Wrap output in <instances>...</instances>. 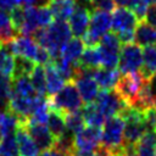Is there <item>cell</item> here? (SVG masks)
Masks as SVG:
<instances>
[{
  "label": "cell",
  "mask_w": 156,
  "mask_h": 156,
  "mask_svg": "<svg viewBox=\"0 0 156 156\" xmlns=\"http://www.w3.org/2000/svg\"><path fill=\"white\" fill-rule=\"evenodd\" d=\"M30 83L38 95H45L48 93L46 90V76H45V68L41 65H35L33 71L29 74Z\"/></svg>",
  "instance_id": "30"
},
{
  "label": "cell",
  "mask_w": 156,
  "mask_h": 156,
  "mask_svg": "<svg viewBox=\"0 0 156 156\" xmlns=\"http://www.w3.org/2000/svg\"><path fill=\"white\" fill-rule=\"evenodd\" d=\"M121 48L122 45L117 34L112 32L104 34L98 44L100 66L104 68H117Z\"/></svg>",
  "instance_id": "3"
},
{
  "label": "cell",
  "mask_w": 156,
  "mask_h": 156,
  "mask_svg": "<svg viewBox=\"0 0 156 156\" xmlns=\"http://www.w3.org/2000/svg\"><path fill=\"white\" fill-rule=\"evenodd\" d=\"M115 4L119 5V6H124V7H133L135 6L140 0H113Z\"/></svg>",
  "instance_id": "43"
},
{
  "label": "cell",
  "mask_w": 156,
  "mask_h": 156,
  "mask_svg": "<svg viewBox=\"0 0 156 156\" xmlns=\"http://www.w3.org/2000/svg\"><path fill=\"white\" fill-rule=\"evenodd\" d=\"M71 28L66 21L55 20L48 27L39 28L34 33V39L40 46L50 52L54 60L60 55L62 46L71 39Z\"/></svg>",
  "instance_id": "1"
},
{
  "label": "cell",
  "mask_w": 156,
  "mask_h": 156,
  "mask_svg": "<svg viewBox=\"0 0 156 156\" xmlns=\"http://www.w3.org/2000/svg\"><path fill=\"white\" fill-rule=\"evenodd\" d=\"M11 91L23 95V96H28V98H33L37 95L29 76H21L17 78H12L11 79Z\"/></svg>",
  "instance_id": "29"
},
{
  "label": "cell",
  "mask_w": 156,
  "mask_h": 156,
  "mask_svg": "<svg viewBox=\"0 0 156 156\" xmlns=\"http://www.w3.org/2000/svg\"><path fill=\"white\" fill-rule=\"evenodd\" d=\"M1 113H2V112H1V106H0V115H1Z\"/></svg>",
  "instance_id": "46"
},
{
  "label": "cell",
  "mask_w": 156,
  "mask_h": 156,
  "mask_svg": "<svg viewBox=\"0 0 156 156\" xmlns=\"http://www.w3.org/2000/svg\"><path fill=\"white\" fill-rule=\"evenodd\" d=\"M112 28V17L110 12L100 11V10H93L90 12V23L88 32L96 37L98 39H101V37Z\"/></svg>",
  "instance_id": "14"
},
{
  "label": "cell",
  "mask_w": 156,
  "mask_h": 156,
  "mask_svg": "<svg viewBox=\"0 0 156 156\" xmlns=\"http://www.w3.org/2000/svg\"><path fill=\"white\" fill-rule=\"evenodd\" d=\"M16 140L18 146V156H38L39 147L35 141L30 138L23 124L16 130Z\"/></svg>",
  "instance_id": "16"
},
{
  "label": "cell",
  "mask_w": 156,
  "mask_h": 156,
  "mask_svg": "<svg viewBox=\"0 0 156 156\" xmlns=\"http://www.w3.org/2000/svg\"><path fill=\"white\" fill-rule=\"evenodd\" d=\"M38 156H66V155H63L62 152H60V151H57L56 149H50V150H46V151H43L40 155H38Z\"/></svg>",
  "instance_id": "44"
},
{
  "label": "cell",
  "mask_w": 156,
  "mask_h": 156,
  "mask_svg": "<svg viewBox=\"0 0 156 156\" xmlns=\"http://www.w3.org/2000/svg\"><path fill=\"white\" fill-rule=\"evenodd\" d=\"M73 83L77 87L79 95L85 104L94 102L96 100L100 93L99 85L96 80L93 78V76L89 73V71H85L77 65V74L73 79Z\"/></svg>",
  "instance_id": "7"
},
{
  "label": "cell",
  "mask_w": 156,
  "mask_h": 156,
  "mask_svg": "<svg viewBox=\"0 0 156 156\" xmlns=\"http://www.w3.org/2000/svg\"><path fill=\"white\" fill-rule=\"evenodd\" d=\"M95 104L100 108V111L104 113V116L112 117L117 116L122 112V110L128 106V104L116 93L112 90H102L99 93Z\"/></svg>",
  "instance_id": "9"
},
{
  "label": "cell",
  "mask_w": 156,
  "mask_h": 156,
  "mask_svg": "<svg viewBox=\"0 0 156 156\" xmlns=\"http://www.w3.org/2000/svg\"><path fill=\"white\" fill-rule=\"evenodd\" d=\"M16 38V29L10 20V15L0 10V45H9Z\"/></svg>",
  "instance_id": "27"
},
{
  "label": "cell",
  "mask_w": 156,
  "mask_h": 156,
  "mask_svg": "<svg viewBox=\"0 0 156 156\" xmlns=\"http://www.w3.org/2000/svg\"><path fill=\"white\" fill-rule=\"evenodd\" d=\"M50 110H56L62 113L79 111L82 107V98L73 82H67L56 94L48 98Z\"/></svg>",
  "instance_id": "2"
},
{
  "label": "cell",
  "mask_w": 156,
  "mask_h": 156,
  "mask_svg": "<svg viewBox=\"0 0 156 156\" xmlns=\"http://www.w3.org/2000/svg\"><path fill=\"white\" fill-rule=\"evenodd\" d=\"M135 145L138 156H156V132L146 130Z\"/></svg>",
  "instance_id": "26"
},
{
  "label": "cell",
  "mask_w": 156,
  "mask_h": 156,
  "mask_svg": "<svg viewBox=\"0 0 156 156\" xmlns=\"http://www.w3.org/2000/svg\"><path fill=\"white\" fill-rule=\"evenodd\" d=\"M145 82H146V78L143 76L140 71L134 72V73H128V74H123L122 77H119L115 89H116V93L128 105L132 106L134 101L136 100L138 94Z\"/></svg>",
  "instance_id": "5"
},
{
  "label": "cell",
  "mask_w": 156,
  "mask_h": 156,
  "mask_svg": "<svg viewBox=\"0 0 156 156\" xmlns=\"http://www.w3.org/2000/svg\"><path fill=\"white\" fill-rule=\"evenodd\" d=\"M143 66V51L135 43L123 44L119 51L118 71L122 74L139 72Z\"/></svg>",
  "instance_id": "6"
},
{
  "label": "cell",
  "mask_w": 156,
  "mask_h": 156,
  "mask_svg": "<svg viewBox=\"0 0 156 156\" xmlns=\"http://www.w3.org/2000/svg\"><path fill=\"white\" fill-rule=\"evenodd\" d=\"M102 130L98 127L83 128L80 132L74 134V147L76 151H95L100 146Z\"/></svg>",
  "instance_id": "10"
},
{
  "label": "cell",
  "mask_w": 156,
  "mask_h": 156,
  "mask_svg": "<svg viewBox=\"0 0 156 156\" xmlns=\"http://www.w3.org/2000/svg\"><path fill=\"white\" fill-rule=\"evenodd\" d=\"M145 20L151 27H154L156 29V5L149 6L146 15H145Z\"/></svg>",
  "instance_id": "41"
},
{
  "label": "cell",
  "mask_w": 156,
  "mask_h": 156,
  "mask_svg": "<svg viewBox=\"0 0 156 156\" xmlns=\"http://www.w3.org/2000/svg\"><path fill=\"white\" fill-rule=\"evenodd\" d=\"M45 76H46V90L49 95H54L56 94L66 83L65 79L60 76V73L57 72L54 61H51L50 63L46 65L45 67Z\"/></svg>",
  "instance_id": "23"
},
{
  "label": "cell",
  "mask_w": 156,
  "mask_h": 156,
  "mask_svg": "<svg viewBox=\"0 0 156 156\" xmlns=\"http://www.w3.org/2000/svg\"><path fill=\"white\" fill-rule=\"evenodd\" d=\"M9 50L13 56H21L29 58L34 62L37 51H38V43L35 39L28 37V35H20L16 37L9 45Z\"/></svg>",
  "instance_id": "12"
},
{
  "label": "cell",
  "mask_w": 156,
  "mask_h": 156,
  "mask_svg": "<svg viewBox=\"0 0 156 156\" xmlns=\"http://www.w3.org/2000/svg\"><path fill=\"white\" fill-rule=\"evenodd\" d=\"M143 119L146 130L156 132V107H151L143 111Z\"/></svg>",
  "instance_id": "38"
},
{
  "label": "cell",
  "mask_w": 156,
  "mask_h": 156,
  "mask_svg": "<svg viewBox=\"0 0 156 156\" xmlns=\"http://www.w3.org/2000/svg\"><path fill=\"white\" fill-rule=\"evenodd\" d=\"M0 156H4V155H0Z\"/></svg>",
  "instance_id": "49"
},
{
  "label": "cell",
  "mask_w": 156,
  "mask_h": 156,
  "mask_svg": "<svg viewBox=\"0 0 156 156\" xmlns=\"http://www.w3.org/2000/svg\"><path fill=\"white\" fill-rule=\"evenodd\" d=\"M40 28L38 21V6L27 5L24 6V22L18 30L22 35H34V33Z\"/></svg>",
  "instance_id": "20"
},
{
  "label": "cell",
  "mask_w": 156,
  "mask_h": 156,
  "mask_svg": "<svg viewBox=\"0 0 156 156\" xmlns=\"http://www.w3.org/2000/svg\"><path fill=\"white\" fill-rule=\"evenodd\" d=\"M11 94V79L0 74V106L7 107L9 98Z\"/></svg>",
  "instance_id": "35"
},
{
  "label": "cell",
  "mask_w": 156,
  "mask_h": 156,
  "mask_svg": "<svg viewBox=\"0 0 156 156\" xmlns=\"http://www.w3.org/2000/svg\"><path fill=\"white\" fill-rule=\"evenodd\" d=\"M46 5L51 10L54 18L60 21L68 20L77 7L74 0H49Z\"/></svg>",
  "instance_id": "18"
},
{
  "label": "cell",
  "mask_w": 156,
  "mask_h": 156,
  "mask_svg": "<svg viewBox=\"0 0 156 156\" xmlns=\"http://www.w3.org/2000/svg\"><path fill=\"white\" fill-rule=\"evenodd\" d=\"M0 155L4 156H18L17 140L13 134L5 135L0 140Z\"/></svg>",
  "instance_id": "34"
},
{
  "label": "cell",
  "mask_w": 156,
  "mask_h": 156,
  "mask_svg": "<svg viewBox=\"0 0 156 156\" xmlns=\"http://www.w3.org/2000/svg\"><path fill=\"white\" fill-rule=\"evenodd\" d=\"M54 20V16L51 13V10L48 5H39L38 6V21L40 28L48 27Z\"/></svg>",
  "instance_id": "37"
},
{
  "label": "cell",
  "mask_w": 156,
  "mask_h": 156,
  "mask_svg": "<svg viewBox=\"0 0 156 156\" xmlns=\"http://www.w3.org/2000/svg\"><path fill=\"white\" fill-rule=\"evenodd\" d=\"M10 20L16 29V32H18L24 22V6L23 5H17L16 7H13L10 11Z\"/></svg>",
  "instance_id": "36"
},
{
  "label": "cell",
  "mask_w": 156,
  "mask_h": 156,
  "mask_svg": "<svg viewBox=\"0 0 156 156\" xmlns=\"http://www.w3.org/2000/svg\"><path fill=\"white\" fill-rule=\"evenodd\" d=\"M124 119L121 116L107 117L102 126L101 145L112 151L121 149L124 143Z\"/></svg>",
  "instance_id": "4"
},
{
  "label": "cell",
  "mask_w": 156,
  "mask_h": 156,
  "mask_svg": "<svg viewBox=\"0 0 156 156\" xmlns=\"http://www.w3.org/2000/svg\"><path fill=\"white\" fill-rule=\"evenodd\" d=\"M89 73L93 76V78L96 80L98 85L101 87L104 90H111L116 87L121 72L117 68H96L93 71H89Z\"/></svg>",
  "instance_id": "15"
},
{
  "label": "cell",
  "mask_w": 156,
  "mask_h": 156,
  "mask_svg": "<svg viewBox=\"0 0 156 156\" xmlns=\"http://www.w3.org/2000/svg\"><path fill=\"white\" fill-rule=\"evenodd\" d=\"M111 17H112V29L116 33L134 32L138 24V18L135 13L130 9L124 6H119L115 9Z\"/></svg>",
  "instance_id": "11"
},
{
  "label": "cell",
  "mask_w": 156,
  "mask_h": 156,
  "mask_svg": "<svg viewBox=\"0 0 156 156\" xmlns=\"http://www.w3.org/2000/svg\"><path fill=\"white\" fill-rule=\"evenodd\" d=\"M17 5H23V6H27V5H35V6H39V5H46L49 0H15Z\"/></svg>",
  "instance_id": "42"
},
{
  "label": "cell",
  "mask_w": 156,
  "mask_h": 156,
  "mask_svg": "<svg viewBox=\"0 0 156 156\" xmlns=\"http://www.w3.org/2000/svg\"><path fill=\"white\" fill-rule=\"evenodd\" d=\"M90 7L77 6L71 17L68 18V26L71 28L72 34L76 38H80L87 33L90 23Z\"/></svg>",
  "instance_id": "13"
},
{
  "label": "cell",
  "mask_w": 156,
  "mask_h": 156,
  "mask_svg": "<svg viewBox=\"0 0 156 156\" xmlns=\"http://www.w3.org/2000/svg\"><path fill=\"white\" fill-rule=\"evenodd\" d=\"M1 139H2V135H1V133H0V140H1Z\"/></svg>",
  "instance_id": "45"
},
{
  "label": "cell",
  "mask_w": 156,
  "mask_h": 156,
  "mask_svg": "<svg viewBox=\"0 0 156 156\" xmlns=\"http://www.w3.org/2000/svg\"><path fill=\"white\" fill-rule=\"evenodd\" d=\"M23 127L26 128L30 138L35 141L40 151H46L54 147L55 136L51 134V132L44 123H39L30 118H27L23 122Z\"/></svg>",
  "instance_id": "8"
},
{
  "label": "cell",
  "mask_w": 156,
  "mask_h": 156,
  "mask_svg": "<svg viewBox=\"0 0 156 156\" xmlns=\"http://www.w3.org/2000/svg\"><path fill=\"white\" fill-rule=\"evenodd\" d=\"M85 1H88V2H91V0H85Z\"/></svg>",
  "instance_id": "47"
},
{
  "label": "cell",
  "mask_w": 156,
  "mask_h": 156,
  "mask_svg": "<svg viewBox=\"0 0 156 156\" xmlns=\"http://www.w3.org/2000/svg\"><path fill=\"white\" fill-rule=\"evenodd\" d=\"M48 128L51 132V134L55 136V139L62 136L67 128H66V122H65V113L56 111V110H50L49 117H48Z\"/></svg>",
  "instance_id": "25"
},
{
  "label": "cell",
  "mask_w": 156,
  "mask_h": 156,
  "mask_svg": "<svg viewBox=\"0 0 156 156\" xmlns=\"http://www.w3.org/2000/svg\"><path fill=\"white\" fill-rule=\"evenodd\" d=\"M134 41L139 46H149L156 43V29L149 23L140 21L134 29Z\"/></svg>",
  "instance_id": "19"
},
{
  "label": "cell",
  "mask_w": 156,
  "mask_h": 156,
  "mask_svg": "<svg viewBox=\"0 0 156 156\" xmlns=\"http://www.w3.org/2000/svg\"><path fill=\"white\" fill-rule=\"evenodd\" d=\"M65 122H66V128L71 134H77L84 128V124H85L80 110L65 113Z\"/></svg>",
  "instance_id": "32"
},
{
  "label": "cell",
  "mask_w": 156,
  "mask_h": 156,
  "mask_svg": "<svg viewBox=\"0 0 156 156\" xmlns=\"http://www.w3.org/2000/svg\"><path fill=\"white\" fill-rule=\"evenodd\" d=\"M78 66L85 71H93L99 68L100 66V56H99V51L98 48L95 46H88L83 54L79 57L78 61Z\"/></svg>",
  "instance_id": "28"
},
{
  "label": "cell",
  "mask_w": 156,
  "mask_h": 156,
  "mask_svg": "<svg viewBox=\"0 0 156 156\" xmlns=\"http://www.w3.org/2000/svg\"><path fill=\"white\" fill-rule=\"evenodd\" d=\"M15 71V56L7 48L0 46V74L7 78H12Z\"/></svg>",
  "instance_id": "31"
},
{
  "label": "cell",
  "mask_w": 156,
  "mask_h": 156,
  "mask_svg": "<svg viewBox=\"0 0 156 156\" xmlns=\"http://www.w3.org/2000/svg\"><path fill=\"white\" fill-rule=\"evenodd\" d=\"M90 9L110 12L115 10V1L113 0H91Z\"/></svg>",
  "instance_id": "39"
},
{
  "label": "cell",
  "mask_w": 156,
  "mask_h": 156,
  "mask_svg": "<svg viewBox=\"0 0 156 156\" xmlns=\"http://www.w3.org/2000/svg\"><path fill=\"white\" fill-rule=\"evenodd\" d=\"M34 66H35V63L32 60L21 57V56H15V71H13L12 78H17L21 76H29L30 72L33 71Z\"/></svg>",
  "instance_id": "33"
},
{
  "label": "cell",
  "mask_w": 156,
  "mask_h": 156,
  "mask_svg": "<svg viewBox=\"0 0 156 156\" xmlns=\"http://www.w3.org/2000/svg\"><path fill=\"white\" fill-rule=\"evenodd\" d=\"M155 152H156V149H155Z\"/></svg>",
  "instance_id": "48"
},
{
  "label": "cell",
  "mask_w": 156,
  "mask_h": 156,
  "mask_svg": "<svg viewBox=\"0 0 156 156\" xmlns=\"http://www.w3.org/2000/svg\"><path fill=\"white\" fill-rule=\"evenodd\" d=\"M84 51V43L79 38H71L61 49L60 51V57L73 63L78 65L79 57Z\"/></svg>",
  "instance_id": "17"
},
{
  "label": "cell",
  "mask_w": 156,
  "mask_h": 156,
  "mask_svg": "<svg viewBox=\"0 0 156 156\" xmlns=\"http://www.w3.org/2000/svg\"><path fill=\"white\" fill-rule=\"evenodd\" d=\"M52 61V57L50 55V52L43 48V46H39L38 48V51H37V55H35V58H34V63L35 65H41V66H46L48 63H50Z\"/></svg>",
  "instance_id": "40"
},
{
  "label": "cell",
  "mask_w": 156,
  "mask_h": 156,
  "mask_svg": "<svg viewBox=\"0 0 156 156\" xmlns=\"http://www.w3.org/2000/svg\"><path fill=\"white\" fill-rule=\"evenodd\" d=\"M23 119H21L13 112L6 110L0 115V133L2 136L16 133V130L23 124Z\"/></svg>",
  "instance_id": "22"
},
{
  "label": "cell",
  "mask_w": 156,
  "mask_h": 156,
  "mask_svg": "<svg viewBox=\"0 0 156 156\" xmlns=\"http://www.w3.org/2000/svg\"><path fill=\"white\" fill-rule=\"evenodd\" d=\"M82 115L84 118L85 124H88L89 127H98L101 128L105 123V116L104 113L100 111V108L98 107V105L94 102H89L85 104V106L82 108Z\"/></svg>",
  "instance_id": "21"
},
{
  "label": "cell",
  "mask_w": 156,
  "mask_h": 156,
  "mask_svg": "<svg viewBox=\"0 0 156 156\" xmlns=\"http://www.w3.org/2000/svg\"><path fill=\"white\" fill-rule=\"evenodd\" d=\"M140 72L146 79L156 74V46L149 45L143 50V66Z\"/></svg>",
  "instance_id": "24"
}]
</instances>
